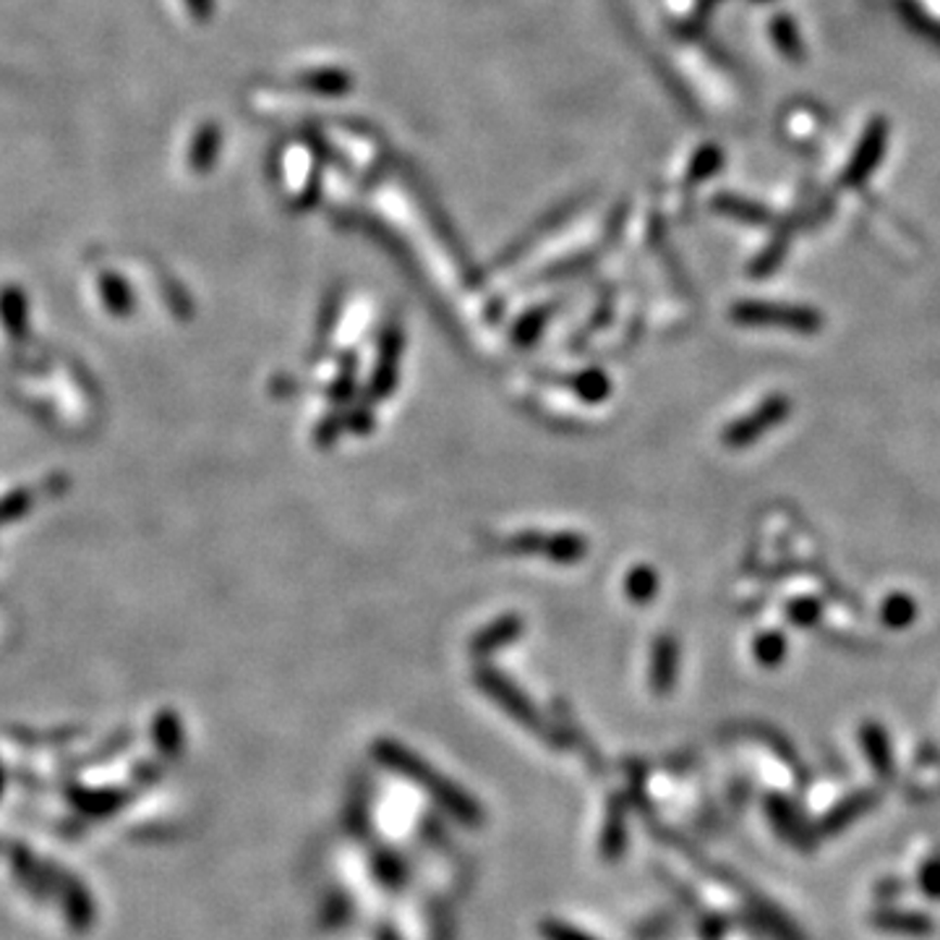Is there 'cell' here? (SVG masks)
I'll use <instances>...</instances> for the list:
<instances>
[{
  "mask_svg": "<svg viewBox=\"0 0 940 940\" xmlns=\"http://www.w3.org/2000/svg\"><path fill=\"white\" fill-rule=\"evenodd\" d=\"M373 755L379 758V763L388 765L390 771L405 776L408 782H414L416 787L427 791L431 800L440 804L449 817H455L457 823H462V826L468 828L484 826V808H481L466 789H460L455 782L444 778L440 771L431 768L427 761L414 755L408 747L384 739V742L373 745Z\"/></svg>",
  "mask_w": 940,
  "mask_h": 940,
  "instance_id": "1",
  "label": "cell"
},
{
  "mask_svg": "<svg viewBox=\"0 0 940 940\" xmlns=\"http://www.w3.org/2000/svg\"><path fill=\"white\" fill-rule=\"evenodd\" d=\"M53 897H58L66 925L74 932H89L94 919H98V906H94L89 888L76 878L74 873L63 871L53 862Z\"/></svg>",
  "mask_w": 940,
  "mask_h": 940,
  "instance_id": "2",
  "label": "cell"
},
{
  "mask_svg": "<svg viewBox=\"0 0 940 940\" xmlns=\"http://www.w3.org/2000/svg\"><path fill=\"white\" fill-rule=\"evenodd\" d=\"M9 865L16 884L35 901L53 899V862L37 858L27 843H11Z\"/></svg>",
  "mask_w": 940,
  "mask_h": 940,
  "instance_id": "3",
  "label": "cell"
},
{
  "mask_svg": "<svg viewBox=\"0 0 940 940\" xmlns=\"http://www.w3.org/2000/svg\"><path fill=\"white\" fill-rule=\"evenodd\" d=\"M128 795L131 791L124 789H71L68 802L76 813L89 815V817H111L118 813L120 808H126Z\"/></svg>",
  "mask_w": 940,
  "mask_h": 940,
  "instance_id": "4",
  "label": "cell"
},
{
  "mask_svg": "<svg viewBox=\"0 0 940 940\" xmlns=\"http://www.w3.org/2000/svg\"><path fill=\"white\" fill-rule=\"evenodd\" d=\"M778 126H782V137L791 144H810L821 134L823 115L815 107L795 105L782 115Z\"/></svg>",
  "mask_w": 940,
  "mask_h": 940,
  "instance_id": "5",
  "label": "cell"
},
{
  "mask_svg": "<svg viewBox=\"0 0 940 940\" xmlns=\"http://www.w3.org/2000/svg\"><path fill=\"white\" fill-rule=\"evenodd\" d=\"M884 141H886V126L884 124H873L871 131H867L865 141H862V150L860 154H854L852 165H849L847 176L852 180L865 178L867 173L873 170L875 160H880V152H884Z\"/></svg>",
  "mask_w": 940,
  "mask_h": 940,
  "instance_id": "6",
  "label": "cell"
},
{
  "mask_svg": "<svg viewBox=\"0 0 940 940\" xmlns=\"http://www.w3.org/2000/svg\"><path fill=\"white\" fill-rule=\"evenodd\" d=\"M154 745H157V750L163 752L165 758H178L180 755V747H183V734H180V724H178V719L173 716V713H165V716H160L157 724H154Z\"/></svg>",
  "mask_w": 940,
  "mask_h": 940,
  "instance_id": "7",
  "label": "cell"
},
{
  "mask_svg": "<svg viewBox=\"0 0 940 940\" xmlns=\"http://www.w3.org/2000/svg\"><path fill=\"white\" fill-rule=\"evenodd\" d=\"M541 936H544V940H598L590 936V932H583L581 927L559 923V919H546V923H541Z\"/></svg>",
  "mask_w": 940,
  "mask_h": 940,
  "instance_id": "8",
  "label": "cell"
},
{
  "mask_svg": "<svg viewBox=\"0 0 940 940\" xmlns=\"http://www.w3.org/2000/svg\"><path fill=\"white\" fill-rule=\"evenodd\" d=\"M0 795H3V771H0Z\"/></svg>",
  "mask_w": 940,
  "mask_h": 940,
  "instance_id": "9",
  "label": "cell"
}]
</instances>
